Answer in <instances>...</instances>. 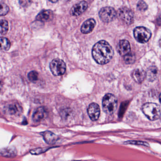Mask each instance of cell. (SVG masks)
I'll return each instance as SVG.
<instances>
[{
  "label": "cell",
  "mask_w": 161,
  "mask_h": 161,
  "mask_svg": "<svg viewBox=\"0 0 161 161\" xmlns=\"http://www.w3.org/2000/svg\"><path fill=\"white\" fill-rule=\"evenodd\" d=\"M92 55L97 63L100 64H105L108 63L112 59L114 50L107 41H100L93 47Z\"/></svg>",
  "instance_id": "cell-1"
},
{
  "label": "cell",
  "mask_w": 161,
  "mask_h": 161,
  "mask_svg": "<svg viewBox=\"0 0 161 161\" xmlns=\"http://www.w3.org/2000/svg\"><path fill=\"white\" fill-rule=\"evenodd\" d=\"M142 111L146 117L150 121H155L161 116V109L157 104L147 103L142 106Z\"/></svg>",
  "instance_id": "cell-2"
},
{
  "label": "cell",
  "mask_w": 161,
  "mask_h": 161,
  "mask_svg": "<svg viewBox=\"0 0 161 161\" xmlns=\"http://www.w3.org/2000/svg\"><path fill=\"white\" fill-rule=\"evenodd\" d=\"M117 106V99L112 94H107L102 100L103 110L107 114L112 115L116 111Z\"/></svg>",
  "instance_id": "cell-3"
},
{
  "label": "cell",
  "mask_w": 161,
  "mask_h": 161,
  "mask_svg": "<svg viewBox=\"0 0 161 161\" xmlns=\"http://www.w3.org/2000/svg\"><path fill=\"white\" fill-rule=\"evenodd\" d=\"M134 36L137 42L140 43H147L151 36V32L144 26H138L134 29Z\"/></svg>",
  "instance_id": "cell-4"
},
{
  "label": "cell",
  "mask_w": 161,
  "mask_h": 161,
  "mask_svg": "<svg viewBox=\"0 0 161 161\" xmlns=\"http://www.w3.org/2000/svg\"><path fill=\"white\" fill-rule=\"evenodd\" d=\"M50 68L52 74L56 76H61L65 73L66 65L63 60L55 59L50 63Z\"/></svg>",
  "instance_id": "cell-5"
},
{
  "label": "cell",
  "mask_w": 161,
  "mask_h": 161,
  "mask_svg": "<svg viewBox=\"0 0 161 161\" xmlns=\"http://www.w3.org/2000/svg\"><path fill=\"white\" fill-rule=\"evenodd\" d=\"M117 14L115 9L111 7H105L101 9L99 11V16L103 22H110L116 18Z\"/></svg>",
  "instance_id": "cell-6"
},
{
  "label": "cell",
  "mask_w": 161,
  "mask_h": 161,
  "mask_svg": "<svg viewBox=\"0 0 161 161\" xmlns=\"http://www.w3.org/2000/svg\"><path fill=\"white\" fill-rule=\"evenodd\" d=\"M117 14L120 19L126 25H130L133 21V13L128 8L122 7L120 8Z\"/></svg>",
  "instance_id": "cell-7"
},
{
  "label": "cell",
  "mask_w": 161,
  "mask_h": 161,
  "mask_svg": "<svg viewBox=\"0 0 161 161\" xmlns=\"http://www.w3.org/2000/svg\"><path fill=\"white\" fill-rule=\"evenodd\" d=\"M87 8L88 3L86 1H80L73 6L70 13L73 16H78L83 13L87 10Z\"/></svg>",
  "instance_id": "cell-8"
},
{
  "label": "cell",
  "mask_w": 161,
  "mask_h": 161,
  "mask_svg": "<svg viewBox=\"0 0 161 161\" xmlns=\"http://www.w3.org/2000/svg\"><path fill=\"white\" fill-rule=\"evenodd\" d=\"M88 115L91 121H96L100 117V110L99 105L95 103H91L88 107Z\"/></svg>",
  "instance_id": "cell-9"
},
{
  "label": "cell",
  "mask_w": 161,
  "mask_h": 161,
  "mask_svg": "<svg viewBox=\"0 0 161 161\" xmlns=\"http://www.w3.org/2000/svg\"><path fill=\"white\" fill-rule=\"evenodd\" d=\"M4 112L7 114L17 115L20 114L22 108L19 104L17 103H11L6 105L4 109Z\"/></svg>",
  "instance_id": "cell-10"
},
{
  "label": "cell",
  "mask_w": 161,
  "mask_h": 161,
  "mask_svg": "<svg viewBox=\"0 0 161 161\" xmlns=\"http://www.w3.org/2000/svg\"><path fill=\"white\" fill-rule=\"evenodd\" d=\"M117 51L122 56H125L130 53V45L126 40H120L117 44Z\"/></svg>",
  "instance_id": "cell-11"
},
{
  "label": "cell",
  "mask_w": 161,
  "mask_h": 161,
  "mask_svg": "<svg viewBox=\"0 0 161 161\" xmlns=\"http://www.w3.org/2000/svg\"><path fill=\"white\" fill-rule=\"evenodd\" d=\"M47 115V111L46 109L44 107H39L33 112L32 119L35 122H38L46 117Z\"/></svg>",
  "instance_id": "cell-12"
},
{
  "label": "cell",
  "mask_w": 161,
  "mask_h": 161,
  "mask_svg": "<svg viewBox=\"0 0 161 161\" xmlns=\"http://www.w3.org/2000/svg\"><path fill=\"white\" fill-rule=\"evenodd\" d=\"M41 135L43 136L45 142L49 145H53L56 143L58 140V136L51 131H47L41 133Z\"/></svg>",
  "instance_id": "cell-13"
},
{
  "label": "cell",
  "mask_w": 161,
  "mask_h": 161,
  "mask_svg": "<svg viewBox=\"0 0 161 161\" xmlns=\"http://www.w3.org/2000/svg\"><path fill=\"white\" fill-rule=\"evenodd\" d=\"M96 25V21L93 19H90L86 20L81 26L80 30L82 33L87 34L93 31Z\"/></svg>",
  "instance_id": "cell-14"
},
{
  "label": "cell",
  "mask_w": 161,
  "mask_h": 161,
  "mask_svg": "<svg viewBox=\"0 0 161 161\" xmlns=\"http://www.w3.org/2000/svg\"><path fill=\"white\" fill-rule=\"evenodd\" d=\"M53 16V12L51 10H43L37 15L36 19L40 21H48L52 19Z\"/></svg>",
  "instance_id": "cell-15"
},
{
  "label": "cell",
  "mask_w": 161,
  "mask_h": 161,
  "mask_svg": "<svg viewBox=\"0 0 161 161\" xmlns=\"http://www.w3.org/2000/svg\"><path fill=\"white\" fill-rule=\"evenodd\" d=\"M0 154L5 157L12 158L17 155V151L14 147H9L0 149Z\"/></svg>",
  "instance_id": "cell-16"
},
{
  "label": "cell",
  "mask_w": 161,
  "mask_h": 161,
  "mask_svg": "<svg viewBox=\"0 0 161 161\" xmlns=\"http://www.w3.org/2000/svg\"><path fill=\"white\" fill-rule=\"evenodd\" d=\"M133 79L137 83H141L146 78V72L141 69H137L133 72Z\"/></svg>",
  "instance_id": "cell-17"
},
{
  "label": "cell",
  "mask_w": 161,
  "mask_h": 161,
  "mask_svg": "<svg viewBox=\"0 0 161 161\" xmlns=\"http://www.w3.org/2000/svg\"><path fill=\"white\" fill-rule=\"evenodd\" d=\"M158 75V69L155 66L150 67L146 72V78L149 81L155 80Z\"/></svg>",
  "instance_id": "cell-18"
},
{
  "label": "cell",
  "mask_w": 161,
  "mask_h": 161,
  "mask_svg": "<svg viewBox=\"0 0 161 161\" xmlns=\"http://www.w3.org/2000/svg\"><path fill=\"white\" fill-rule=\"evenodd\" d=\"M10 40L5 37H0V50L8 51L11 47Z\"/></svg>",
  "instance_id": "cell-19"
},
{
  "label": "cell",
  "mask_w": 161,
  "mask_h": 161,
  "mask_svg": "<svg viewBox=\"0 0 161 161\" xmlns=\"http://www.w3.org/2000/svg\"><path fill=\"white\" fill-rule=\"evenodd\" d=\"M9 30V24L6 20H0V34L4 35Z\"/></svg>",
  "instance_id": "cell-20"
},
{
  "label": "cell",
  "mask_w": 161,
  "mask_h": 161,
  "mask_svg": "<svg viewBox=\"0 0 161 161\" xmlns=\"http://www.w3.org/2000/svg\"><path fill=\"white\" fill-rule=\"evenodd\" d=\"M9 10V7L6 4L0 3V16H4L7 14Z\"/></svg>",
  "instance_id": "cell-21"
},
{
  "label": "cell",
  "mask_w": 161,
  "mask_h": 161,
  "mask_svg": "<svg viewBox=\"0 0 161 161\" xmlns=\"http://www.w3.org/2000/svg\"><path fill=\"white\" fill-rule=\"evenodd\" d=\"M38 72L36 71H31L27 75V77L30 81L32 82H36L38 79Z\"/></svg>",
  "instance_id": "cell-22"
},
{
  "label": "cell",
  "mask_w": 161,
  "mask_h": 161,
  "mask_svg": "<svg viewBox=\"0 0 161 161\" xmlns=\"http://www.w3.org/2000/svg\"><path fill=\"white\" fill-rule=\"evenodd\" d=\"M51 148H48V147H44V148H37L36 149H32L30 151V153L33 155H38L40 154H43L45 153V152L48 150L49 149Z\"/></svg>",
  "instance_id": "cell-23"
},
{
  "label": "cell",
  "mask_w": 161,
  "mask_h": 161,
  "mask_svg": "<svg viewBox=\"0 0 161 161\" xmlns=\"http://www.w3.org/2000/svg\"><path fill=\"white\" fill-rule=\"evenodd\" d=\"M124 60L127 64H133L135 62V57L134 54L130 53L125 56Z\"/></svg>",
  "instance_id": "cell-24"
},
{
  "label": "cell",
  "mask_w": 161,
  "mask_h": 161,
  "mask_svg": "<svg viewBox=\"0 0 161 161\" xmlns=\"http://www.w3.org/2000/svg\"><path fill=\"white\" fill-rule=\"evenodd\" d=\"M125 144L136 145H140V146L149 147V144L147 142L140 141H128L125 142Z\"/></svg>",
  "instance_id": "cell-25"
},
{
  "label": "cell",
  "mask_w": 161,
  "mask_h": 161,
  "mask_svg": "<svg viewBox=\"0 0 161 161\" xmlns=\"http://www.w3.org/2000/svg\"><path fill=\"white\" fill-rule=\"evenodd\" d=\"M127 105H128V104L127 103H123L121 104L118 113V116L120 118H122L123 116V114H124L126 108H127Z\"/></svg>",
  "instance_id": "cell-26"
},
{
  "label": "cell",
  "mask_w": 161,
  "mask_h": 161,
  "mask_svg": "<svg viewBox=\"0 0 161 161\" xmlns=\"http://www.w3.org/2000/svg\"><path fill=\"white\" fill-rule=\"evenodd\" d=\"M137 8L140 11H145L147 8V5L144 1H139L137 5Z\"/></svg>",
  "instance_id": "cell-27"
},
{
  "label": "cell",
  "mask_w": 161,
  "mask_h": 161,
  "mask_svg": "<svg viewBox=\"0 0 161 161\" xmlns=\"http://www.w3.org/2000/svg\"><path fill=\"white\" fill-rule=\"evenodd\" d=\"M70 113H71V111H70V109H65L64 110V111H61V115L62 117H63V118H66V117L68 116L69 115L70 116Z\"/></svg>",
  "instance_id": "cell-28"
},
{
  "label": "cell",
  "mask_w": 161,
  "mask_h": 161,
  "mask_svg": "<svg viewBox=\"0 0 161 161\" xmlns=\"http://www.w3.org/2000/svg\"><path fill=\"white\" fill-rule=\"evenodd\" d=\"M1 88H2V84H1V82L0 81V91L1 90Z\"/></svg>",
  "instance_id": "cell-29"
},
{
  "label": "cell",
  "mask_w": 161,
  "mask_h": 161,
  "mask_svg": "<svg viewBox=\"0 0 161 161\" xmlns=\"http://www.w3.org/2000/svg\"><path fill=\"white\" fill-rule=\"evenodd\" d=\"M159 45L161 47V38H160V40H159Z\"/></svg>",
  "instance_id": "cell-30"
},
{
  "label": "cell",
  "mask_w": 161,
  "mask_h": 161,
  "mask_svg": "<svg viewBox=\"0 0 161 161\" xmlns=\"http://www.w3.org/2000/svg\"><path fill=\"white\" fill-rule=\"evenodd\" d=\"M159 100H160V103H161V94H160V97H159Z\"/></svg>",
  "instance_id": "cell-31"
}]
</instances>
